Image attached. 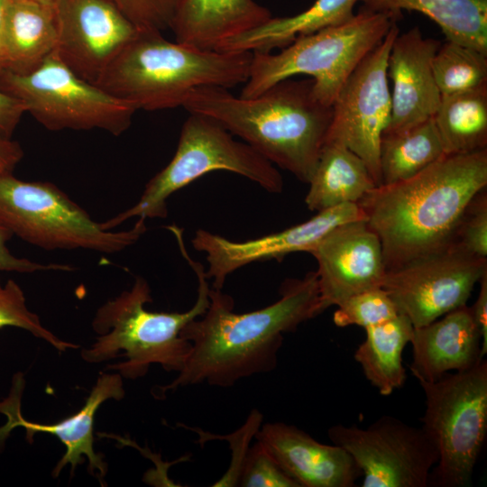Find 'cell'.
I'll return each mask as SVG.
<instances>
[{
	"mask_svg": "<svg viewBox=\"0 0 487 487\" xmlns=\"http://www.w3.org/2000/svg\"><path fill=\"white\" fill-rule=\"evenodd\" d=\"M280 294L265 308L238 314L233 311L230 296L210 288L206 312L180 332L191 344L183 368L158 391L162 395L204 382L230 387L241 379L272 371L283 334L323 313L316 271L284 280Z\"/></svg>",
	"mask_w": 487,
	"mask_h": 487,
	"instance_id": "cell-1",
	"label": "cell"
},
{
	"mask_svg": "<svg viewBox=\"0 0 487 487\" xmlns=\"http://www.w3.org/2000/svg\"><path fill=\"white\" fill-rule=\"evenodd\" d=\"M487 187V149L445 154L414 177L357 204L378 235L386 271L447 246L469 201Z\"/></svg>",
	"mask_w": 487,
	"mask_h": 487,
	"instance_id": "cell-2",
	"label": "cell"
},
{
	"mask_svg": "<svg viewBox=\"0 0 487 487\" xmlns=\"http://www.w3.org/2000/svg\"><path fill=\"white\" fill-rule=\"evenodd\" d=\"M182 107L214 119L304 183L315 171L332 120V106L317 97L312 78L283 79L252 97L225 87H200Z\"/></svg>",
	"mask_w": 487,
	"mask_h": 487,
	"instance_id": "cell-3",
	"label": "cell"
},
{
	"mask_svg": "<svg viewBox=\"0 0 487 487\" xmlns=\"http://www.w3.org/2000/svg\"><path fill=\"white\" fill-rule=\"evenodd\" d=\"M252 52L204 51L138 29L95 85L140 109L182 106L200 87L231 88L247 80Z\"/></svg>",
	"mask_w": 487,
	"mask_h": 487,
	"instance_id": "cell-4",
	"label": "cell"
},
{
	"mask_svg": "<svg viewBox=\"0 0 487 487\" xmlns=\"http://www.w3.org/2000/svg\"><path fill=\"white\" fill-rule=\"evenodd\" d=\"M171 232L198 279L194 306L182 313L147 310L145 304L152 301L151 289L145 279L137 277L129 290L97 309L92 327L99 336L82 351L86 362L96 363L124 357L125 361L110 365L109 369L129 379L144 376L153 363L168 372H179L183 368L191 344L180 332L206 312L210 288L204 266L188 253L181 230L174 226Z\"/></svg>",
	"mask_w": 487,
	"mask_h": 487,
	"instance_id": "cell-5",
	"label": "cell"
},
{
	"mask_svg": "<svg viewBox=\"0 0 487 487\" xmlns=\"http://www.w3.org/2000/svg\"><path fill=\"white\" fill-rule=\"evenodd\" d=\"M400 17L365 7L349 21L296 38L277 53L253 52L241 96H255L297 75L313 79L317 97L332 104L345 81Z\"/></svg>",
	"mask_w": 487,
	"mask_h": 487,
	"instance_id": "cell-6",
	"label": "cell"
},
{
	"mask_svg": "<svg viewBox=\"0 0 487 487\" xmlns=\"http://www.w3.org/2000/svg\"><path fill=\"white\" fill-rule=\"evenodd\" d=\"M218 170L241 175L270 193L283 189L281 174L272 163L214 119L189 114L170 161L148 181L135 205L100 225L111 230L132 217L164 218L173 193Z\"/></svg>",
	"mask_w": 487,
	"mask_h": 487,
	"instance_id": "cell-7",
	"label": "cell"
},
{
	"mask_svg": "<svg viewBox=\"0 0 487 487\" xmlns=\"http://www.w3.org/2000/svg\"><path fill=\"white\" fill-rule=\"evenodd\" d=\"M0 224L23 241L51 251L87 249L115 253L145 233V218L129 230H105L55 184L24 181L0 171Z\"/></svg>",
	"mask_w": 487,
	"mask_h": 487,
	"instance_id": "cell-8",
	"label": "cell"
},
{
	"mask_svg": "<svg viewBox=\"0 0 487 487\" xmlns=\"http://www.w3.org/2000/svg\"><path fill=\"white\" fill-rule=\"evenodd\" d=\"M418 382L426 403L421 427L438 451L428 486H471L487 433V362Z\"/></svg>",
	"mask_w": 487,
	"mask_h": 487,
	"instance_id": "cell-9",
	"label": "cell"
},
{
	"mask_svg": "<svg viewBox=\"0 0 487 487\" xmlns=\"http://www.w3.org/2000/svg\"><path fill=\"white\" fill-rule=\"evenodd\" d=\"M0 89L19 99L51 131L99 129L118 136L131 125L137 110L96 85L78 77L55 51L27 75L5 72Z\"/></svg>",
	"mask_w": 487,
	"mask_h": 487,
	"instance_id": "cell-10",
	"label": "cell"
},
{
	"mask_svg": "<svg viewBox=\"0 0 487 487\" xmlns=\"http://www.w3.org/2000/svg\"><path fill=\"white\" fill-rule=\"evenodd\" d=\"M328 436L362 471L363 487H427L438 451L422 427L382 416L366 428L341 424Z\"/></svg>",
	"mask_w": 487,
	"mask_h": 487,
	"instance_id": "cell-11",
	"label": "cell"
},
{
	"mask_svg": "<svg viewBox=\"0 0 487 487\" xmlns=\"http://www.w3.org/2000/svg\"><path fill=\"white\" fill-rule=\"evenodd\" d=\"M399 32L394 23L345 81L332 104V120L326 137V141L340 142L357 154L368 167L376 187L381 186L380 142L391 114L387 62Z\"/></svg>",
	"mask_w": 487,
	"mask_h": 487,
	"instance_id": "cell-12",
	"label": "cell"
},
{
	"mask_svg": "<svg viewBox=\"0 0 487 487\" xmlns=\"http://www.w3.org/2000/svg\"><path fill=\"white\" fill-rule=\"evenodd\" d=\"M486 271L487 259L447 245L386 271L381 288L398 312L418 327L466 305L474 285Z\"/></svg>",
	"mask_w": 487,
	"mask_h": 487,
	"instance_id": "cell-13",
	"label": "cell"
},
{
	"mask_svg": "<svg viewBox=\"0 0 487 487\" xmlns=\"http://www.w3.org/2000/svg\"><path fill=\"white\" fill-rule=\"evenodd\" d=\"M53 12L55 53L93 84L139 29L112 0H57Z\"/></svg>",
	"mask_w": 487,
	"mask_h": 487,
	"instance_id": "cell-14",
	"label": "cell"
},
{
	"mask_svg": "<svg viewBox=\"0 0 487 487\" xmlns=\"http://www.w3.org/2000/svg\"><path fill=\"white\" fill-rule=\"evenodd\" d=\"M355 220H365L362 209L356 203H345L317 212L291 227L247 241L234 242L198 229L191 243L195 250L206 254V275L213 280L212 289L222 290L226 278L236 270L256 262L280 261L292 253H310L332 229Z\"/></svg>",
	"mask_w": 487,
	"mask_h": 487,
	"instance_id": "cell-15",
	"label": "cell"
},
{
	"mask_svg": "<svg viewBox=\"0 0 487 487\" xmlns=\"http://www.w3.org/2000/svg\"><path fill=\"white\" fill-rule=\"evenodd\" d=\"M309 253L317 262L323 312L354 295L382 287L386 268L381 242L365 220L335 227Z\"/></svg>",
	"mask_w": 487,
	"mask_h": 487,
	"instance_id": "cell-16",
	"label": "cell"
},
{
	"mask_svg": "<svg viewBox=\"0 0 487 487\" xmlns=\"http://www.w3.org/2000/svg\"><path fill=\"white\" fill-rule=\"evenodd\" d=\"M25 381L22 373L15 374L9 397L0 402V412L7 417V423L0 427V441L17 427L25 428L26 440L33 441L36 433L55 436L65 446L66 452L53 468L52 476L58 477L62 469L70 464L71 475L77 466L88 461V471L101 483L107 471L102 455L94 450V418L98 408L107 400H119L124 397L123 377L120 373H102L87 399L84 406L75 414L53 424H41L25 419L21 413V396Z\"/></svg>",
	"mask_w": 487,
	"mask_h": 487,
	"instance_id": "cell-17",
	"label": "cell"
},
{
	"mask_svg": "<svg viewBox=\"0 0 487 487\" xmlns=\"http://www.w3.org/2000/svg\"><path fill=\"white\" fill-rule=\"evenodd\" d=\"M440 44L424 38L418 26L394 39L387 62L392 92L391 121L385 131L406 129L434 116L442 96L432 60Z\"/></svg>",
	"mask_w": 487,
	"mask_h": 487,
	"instance_id": "cell-18",
	"label": "cell"
},
{
	"mask_svg": "<svg viewBox=\"0 0 487 487\" xmlns=\"http://www.w3.org/2000/svg\"><path fill=\"white\" fill-rule=\"evenodd\" d=\"M254 437L299 487H353L362 475L344 448L319 443L295 426L265 423Z\"/></svg>",
	"mask_w": 487,
	"mask_h": 487,
	"instance_id": "cell-19",
	"label": "cell"
},
{
	"mask_svg": "<svg viewBox=\"0 0 487 487\" xmlns=\"http://www.w3.org/2000/svg\"><path fill=\"white\" fill-rule=\"evenodd\" d=\"M409 343L410 371L418 381H434L451 371L470 369L483 359L482 336L467 305L414 327Z\"/></svg>",
	"mask_w": 487,
	"mask_h": 487,
	"instance_id": "cell-20",
	"label": "cell"
},
{
	"mask_svg": "<svg viewBox=\"0 0 487 487\" xmlns=\"http://www.w3.org/2000/svg\"><path fill=\"white\" fill-rule=\"evenodd\" d=\"M271 17L269 9L254 0H179L170 29L177 42L217 51Z\"/></svg>",
	"mask_w": 487,
	"mask_h": 487,
	"instance_id": "cell-21",
	"label": "cell"
},
{
	"mask_svg": "<svg viewBox=\"0 0 487 487\" xmlns=\"http://www.w3.org/2000/svg\"><path fill=\"white\" fill-rule=\"evenodd\" d=\"M53 8L9 0L3 30L5 72L27 75L37 69L56 49Z\"/></svg>",
	"mask_w": 487,
	"mask_h": 487,
	"instance_id": "cell-22",
	"label": "cell"
},
{
	"mask_svg": "<svg viewBox=\"0 0 487 487\" xmlns=\"http://www.w3.org/2000/svg\"><path fill=\"white\" fill-rule=\"evenodd\" d=\"M305 198L310 211L358 203L376 187L365 162L345 145L326 141Z\"/></svg>",
	"mask_w": 487,
	"mask_h": 487,
	"instance_id": "cell-23",
	"label": "cell"
},
{
	"mask_svg": "<svg viewBox=\"0 0 487 487\" xmlns=\"http://www.w3.org/2000/svg\"><path fill=\"white\" fill-rule=\"evenodd\" d=\"M362 0H316L307 10L288 17H271L258 27L225 41L219 51L272 52L296 38L342 24L355 14Z\"/></svg>",
	"mask_w": 487,
	"mask_h": 487,
	"instance_id": "cell-24",
	"label": "cell"
},
{
	"mask_svg": "<svg viewBox=\"0 0 487 487\" xmlns=\"http://www.w3.org/2000/svg\"><path fill=\"white\" fill-rule=\"evenodd\" d=\"M363 7L401 17V11L419 12L434 21L446 41L487 55V0H362Z\"/></svg>",
	"mask_w": 487,
	"mask_h": 487,
	"instance_id": "cell-25",
	"label": "cell"
},
{
	"mask_svg": "<svg viewBox=\"0 0 487 487\" xmlns=\"http://www.w3.org/2000/svg\"><path fill=\"white\" fill-rule=\"evenodd\" d=\"M413 328L409 318L400 313L364 328L365 339L355 350L354 357L366 379L383 396L391 395L406 381L402 352L411 339Z\"/></svg>",
	"mask_w": 487,
	"mask_h": 487,
	"instance_id": "cell-26",
	"label": "cell"
},
{
	"mask_svg": "<svg viewBox=\"0 0 487 487\" xmlns=\"http://www.w3.org/2000/svg\"><path fill=\"white\" fill-rule=\"evenodd\" d=\"M433 120L446 154L487 149V83L442 96Z\"/></svg>",
	"mask_w": 487,
	"mask_h": 487,
	"instance_id": "cell-27",
	"label": "cell"
},
{
	"mask_svg": "<svg viewBox=\"0 0 487 487\" xmlns=\"http://www.w3.org/2000/svg\"><path fill=\"white\" fill-rule=\"evenodd\" d=\"M445 154L433 117L406 129L385 131L379 147L381 185L409 179Z\"/></svg>",
	"mask_w": 487,
	"mask_h": 487,
	"instance_id": "cell-28",
	"label": "cell"
},
{
	"mask_svg": "<svg viewBox=\"0 0 487 487\" xmlns=\"http://www.w3.org/2000/svg\"><path fill=\"white\" fill-rule=\"evenodd\" d=\"M432 71L441 96L464 92L487 83V55L446 41L433 57Z\"/></svg>",
	"mask_w": 487,
	"mask_h": 487,
	"instance_id": "cell-29",
	"label": "cell"
},
{
	"mask_svg": "<svg viewBox=\"0 0 487 487\" xmlns=\"http://www.w3.org/2000/svg\"><path fill=\"white\" fill-rule=\"evenodd\" d=\"M5 326L23 328L60 352L78 347L60 339L42 326L38 315L29 310L24 293L14 280H8L5 285L0 280V328Z\"/></svg>",
	"mask_w": 487,
	"mask_h": 487,
	"instance_id": "cell-30",
	"label": "cell"
},
{
	"mask_svg": "<svg viewBox=\"0 0 487 487\" xmlns=\"http://www.w3.org/2000/svg\"><path fill=\"white\" fill-rule=\"evenodd\" d=\"M398 314V309L387 291L377 288L348 298L337 306L333 320L339 327L355 325L366 328Z\"/></svg>",
	"mask_w": 487,
	"mask_h": 487,
	"instance_id": "cell-31",
	"label": "cell"
},
{
	"mask_svg": "<svg viewBox=\"0 0 487 487\" xmlns=\"http://www.w3.org/2000/svg\"><path fill=\"white\" fill-rule=\"evenodd\" d=\"M455 248L487 259V189L478 191L465 207L450 243Z\"/></svg>",
	"mask_w": 487,
	"mask_h": 487,
	"instance_id": "cell-32",
	"label": "cell"
},
{
	"mask_svg": "<svg viewBox=\"0 0 487 487\" xmlns=\"http://www.w3.org/2000/svg\"><path fill=\"white\" fill-rule=\"evenodd\" d=\"M238 485L244 487H299L259 441L249 447L245 455Z\"/></svg>",
	"mask_w": 487,
	"mask_h": 487,
	"instance_id": "cell-33",
	"label": "cell"
},
{
	"mask_svg": "<svg viewBox=\"0 0 487 487\" xmlns=\"http://www.w3.org/2000/svg\"><path fill=\"white\" fill-rule=\"evenodd\" d=\"M140 29L163 31L170 24L179 0H112Z\"/></svg>",
	"mask_w": 487,
	"mask_h": 487,
	"instance_id": "cell-34",
	"label": "cell"
},
{
	"mask_svg": "<svg viewBox=\"0 0 487 487\" xmlns=\"http://www.w3.org/2000/svg\"><path fill=\"white\" fill-rule=\"evenodd\" d=\"M262 420V414L257 410H253L245 424L238 430L236 447L232 448L233 458L226 473L213 484V486L222 487L238 485L241 467L249 449V443L251 438L255 436V434L259 430Z\"/></svg>",
	"mask_w": 487,
	"mask_h": 487,
	"instance_id": "cell-35",
	"label": "cell"
},
{
	"mask_svg": "<svg viewBox=\"0 0 487 487\" xmlns=\"http://www.w3.org/2000/svg\"><path fill=\"white\" fill-rule=\"evenodd\" d=\"M14 236V234L0 224V271H15L19 273H32L38 271H74L75 268L69 264L39 263L26 258L13 255L6 246V243Z\"/></svg>",
	"mask_w": 487,
	"mask_h": 487,
	"instance_id": "cell-36",
	"label": "cell"
},
{
	"mask_svg": "<svg viewBox=\"0 0 487 487\" xmlns=\"http://www.w3.org/2000/svg\"><path fill=\"white\" fill-rule=\"evenodd\" d=\"M24 105L0 89V133L11 137L23 114Z\"/></svg>",
	"mask_w": 487,
	"mask_h": 487,
	"instance_id": "cell-37",
	"label": "cell"
},
{
	"mask_svg": "<svg viewBox=\"0 0 487 487\" xmlns=\"http://www.w3.org/2000/svg\"><path fill=\"white\" fill-rule=\"evenodd\" d=\"M479 283L477 299L470 308L482 336V354L484 356L487 354V271L481 277Z\"/></svg>",
	"mask_w": 487,
	"mask_h": 487,
	"instance_id": "cell-38",
	"label": "cell"
},
{
	"mask_svg": "<svg viewBox=\"0 0 487 487\" xmlns=\"http://www.w3.org/2000/svg\"><path fill=\"white\" fill-rule=\"evenodd\" d=\"M23 157L20 143L0 133V171L13 172Z\"/></svg>",
	"mask_w": 487,
	"mask_h": 487,
	"instance_id": "cell-39",
	"label": "cell"
},
{
	"mask_svg": "<svg viewBox=\"0 0 487 487\" xmlns=\"http://www.w3.org/2000/svg\"><path fill=\"white\" fill-rule=\"evenodd\" d=\"M9 0H0V78L5 73L3 55V30Z\"/></svg>",
	"mask_w": 487,
	"mask_h": 487,
	"instance_id": "cell-40",
	"label": "cell"
},
{
	"mask_svg": "<svg viewBox=\"0 0 487 487\" xmlns=\"http://www.w3.org/2000/svg\"><path fill=\"white\" fill-rule=\"evenodd\" d=\"M17 1H24V2L33 3V4L41 5L43 6L53 8L57 0H17Z\"/></svg>",
	"mask_w": 487,
	"mask_h": 487,
	"instance_id": "cell-41",
	"label": "cell"
}]
</instances>
